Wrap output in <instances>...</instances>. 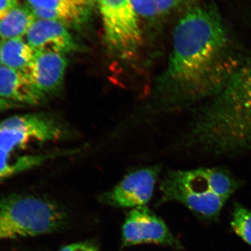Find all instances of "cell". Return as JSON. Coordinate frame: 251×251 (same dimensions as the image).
Wrapping results in <instances>:
<instances>
[{
  "instance_id": "16",
  "label": "cell",
  "mask_w": 251,
  "mask_h": 251,
  "mask_svg": "<svg viewBox=\"0 0 251 251\" xmlns=\"http://www.w3.org/2000/svg\"><path fill=\"white\" fill-rule=\"evenodd\" d=\"M184 0H131L138 16L155 18L166 16L176 9Z\"/></svg>"
},
{
  "instance_id": "19",
  "label": "cell",
  "mask_w": 251,
  "mask_h": 251,
  "mask_svg": "<svg viewBox=\"0 0 251 251\" xmlns=\"http://www.w3.org/2000/svg\"><path fill=\"white\" fill-rule=\"evenodd\" d=\"M18 4V0H0V20L7 16Z\"/></svg>"
},
{
  "instance_id": "1",
  "label": "cell",
  "mask_w": 251,
  "mask_h": 251,
  "mask_svg": "<svg viewBox=\"0 0 251 251\" xmlns=\"http://www.w3.org/2000/svg\"><path fill=\"white\" fill-rule=\"evenodd\" d=\"M173 50L158 91L176 108L200 105L212 98L239 67L243 57L232 44L212 5L188 9L173 32Z\"/></svg>"
},
{
  "instance_id": "21",
  "label": "cell",
  "mask_w": 251,
  "mask_h": 251,
  "mask_svg": "<svg viewBox=\"0 0 251 251\" xmlns=\"http://www.w3.org/2000/svg\"><path fill=\"white\" fill-rule=\"evenodd\" d=\"M78 1L83 6H89V5H93L96 3H99V0H78Z\"/></svg>"
},
{
  "instance_id": "2",
  "label": "cell",
  "mask_w": 251,
  "mask_h": 251,
  "mask_svg": "<svg viewBox=\"0 0 251 251\" xmlns=\"http://www.w3.org/2000/svg\"><path fill=\"white\" fill-rule=\"evenodd\" d=\"M186 142L216 156L251 150V52L219 93L196 107Z\"/></svg>"
},
{
  "instance_id": "23",
  "label": "cell",
  "mask_w": 251,
  "mask_h": 251,
  "mask_svg": "<svg viewBox=\"0 0 251 251\" xmlns=\"http://www.w3.org/2000/svg\"><path fill=\"white\" fill-rule=\"evenodd\" d=\"M186 1H190V2H192V1H195V0H186Z\"/></svg>"
},
{
  "instance_id": "18",
  "label": "cell",
  "mask_w": 251,
  "mask_h": 251,
  "mask_svg": "<svg viewBox=\"0 0 251 251\" xmlns=\"http://www.w3.org/2000/svg\"><path fill=\"white\" fill-rule=\"evenodd\" d=\"M59 251H99L97 246L90 242H79L69 244Z\"/></svg>"
},
{
  "instance_id": "7",
  "label": "cell",
  "mask_w": 251,
  "mask_h": 251,
  "mask_svg": "<svg viewBox=\"0 0 251 251\" xmlns=\"http://www.w3.org/2000/svg\"><path fill=\"white\" fill-rule=\"evenodd\" d=\"M124 247L143 244H156L173 249H182L164 221L147 206L135 208L127 216L122 227Z\"/></svg>"
},
{
  "instance_id": "12",
  "label": "cell",
  "mask_w": 251,
  "mask_h": 251,
  "mask_svg": "<svg viewBox=\"0 0 251 251\" xmlns=\"http://www.w3.org/2000/svg\"><path fill=\"white\" fill-rule=\"evenodd\" d=\"M36 19L63 24H79L85 18L84 6L78 0H26Z\"/></svg>"
},
{
  "instance_id": "8",
  "label": "cell",
  "mask_w": 251,
  "mask_h": 251,
  "mask_svg": "<svg viewBox=\"0 0 251 251\" xmlns=\"http://www.w3.org/2000/svg\"><path fill=\"white\" fill-rule=\"evenodd\" d=\"M161 168L151 166L127 175L112 190L101 196L102 202L117 208L146 206L152 197Z\"/></svg>"
},
{
  "instance_id": "13",
  "label": "cell",
  "mask_w": 251,
  "mask_h": 251,
  "mask_svg": "<svg viewBox=\"0 0 251 251\" xmlns=\"http://www.w3.org/2000/svg\"><path fill=\"white\" fill-rule=\"evenodd\" d=\"M36 50L23 39L1 40V66L25 72L35 57Z\"/></svg>"
},
{
  "instance_id": "20",
  "label": "cell",
  "mask_w": 251,
  "mask_h": 251,
  "mask_svg": "<svg viewBox=\"0 0 251 251\" xmlns=\"http://www.w3.org/2000/svg\"><path fill=\"white\" fill-rule=\"evenodd\" d=\"M18 105H19L14 103V102L0 98V112L9 110V109L14 108V107L18 106Z\"/></svg>"
},
{
  "instance_id": "6",
  "label": "cell",
  "mask_w": 251,
  "mask_h": 251,
  "mask_svg": "<svg viewBox=\"0 0 251 251\" xmlns=\"http://www.w3.org/2000/svg\"><path fill=\"white\" fill-rule=\"evenodd\" d=\"M61 126L50 117L39 114L16 115L0 122V148L15 152L33 142L60 139Z\"/></svg>"
},
{
  "instance_id": "11",
  "label": "cell",
  "mask_w": 251,
  "mask_h": 251,
  "mask_svg": "<svg viewBox=\"0 0 251 251\" xmlns=\"http://www.w3.org/2000/svg\"><path fill=\"white\" fill-rule=\"evenodd\" d=\"M0 98L18 105H35L44 96L36 90L25 73L0 66Z\"/></svg>"
},
{
  "instance_id": "14",
  "label": "cell",
  "mask_w": 251,
  "mask_h": 251,
  "mask_svg": "<svg viewBox=\"0 0 251 251\" xmlns=\"http://www.w3.org/2000/svg\"><path fill=\"white\" fill-rule=\"evenodd\" d=\"M36 19L27 6L18 4L0 20V38L1 40H8L25 36Z\"/></svg>"
},
{
  "instance_id": "10",
  "label": "cell",
  "mask_w": 251,
  "mask_h": 251,
  "mask_svg": "<svg viewBox=\"0 0 251 251\" xmlns=\"http://www.w3.org/2000/svg\"><path fill=\"white\" fill-rule=\"evenodd\" d=\"M35 50H52L67 54L78 50L65 25L55 21L36 19L25 36Z\"/></svg>"
},
{
  "instance_id": "22",
  "label": "cell",
  "mask_w": 251,
  "mask_h": 251,
  "mask_svg": "<svg viewBox=\"0 0 251 251\" xmlns=\"http://www.w3.org/2000/svg\"><path fill=\"white\" fill-rule=\"evenodd\" d=\"M0 66H1V41H0Z\"/></svg>"
},
{
  "instance_id": "9",
  "label": "cell",
  "mask_w": 251,
  "mask_h": 251,
  "mask_svg": "<svg viewBox=\"0 0 251 251\" xmlns=\"http://www.w3.org/2000/svg\"><path fill=\"white\" fill-rule=\"evenodd\" d=\"M66 54L52 50L36 51L25 73L31 83L43 95L60 90L67 68Z\"/></svg>"
},
{
  "instance_id": "3",
  "label": "cell",
  "mask_w": 251,
  "mask_h": 251,
  "mask_svg": "<svg viewBox=\"0 0 251 251\" xmlns=\"http://www.w3.org/2000/svg\"><path fill=\"white\" fill-rule=\"evenodd\" d=\"M238 188L237 180L224 168L173 171L162 180L159 202L181 203L200 218L212 220Z\"/></svg>"
},
{
  "instance_id": "4",
  "label": "cell",
  "mask_w": 251,
  "mask_h": 251,
  "mask_svg": "<svg viewBox=\"0 0 251 251\" xmlns=\"http://www.w3.org/2000/svg\"><path fill=\"white\" fill-rule=\"evenodd\" d=\"M67 214L55 203L29 196L0 201V240L35 237L62 228Z\"/></svg>"
},
{
  "instance_id": "17",
  "label": "cell",
  "mask_w": 251,
  "mask_h": 251,
  "mask_svg": "<svg viewBox=\"0 0 251 251\" xmlns=\"http://www.w3.org/2000/svg\"><path fill=\"white\" fill-rule=\"evenodd\" d=\"M230 225L234 232L251 247V211L235 203Z\"/></svg>"
},
{
  "instance_id": "5",
  "label": "cell",
  "mask_w": 251,
  "mask_h": 251,
  "mask_svg": "<svg viewBox=\"0 0 251 251\" xmlns=\"http://www.w3.org/2000/svg\"><path fill=\"white\" fill-rule=\"evenodd\" d=\"M104 36L117 57H133L143 41L139 16L131 0H99Z\"/></svg>"
},
{
  "instance_id": "15",
  "label": "cell",
  "mask_w": 251,
  "mask_h": 251,
  "mask_svg": "<svg viewBox=\"0 0 251 251\" xmlns=\"http://www.w3.org/2000/svg\"><path fill=\"white\" fill-rule=\"evenodd\" d=\"M57 155L56 153L54 154L17 156L14 152L0 148V181L39 166Z\"/></svg>"
}]
</instances>
